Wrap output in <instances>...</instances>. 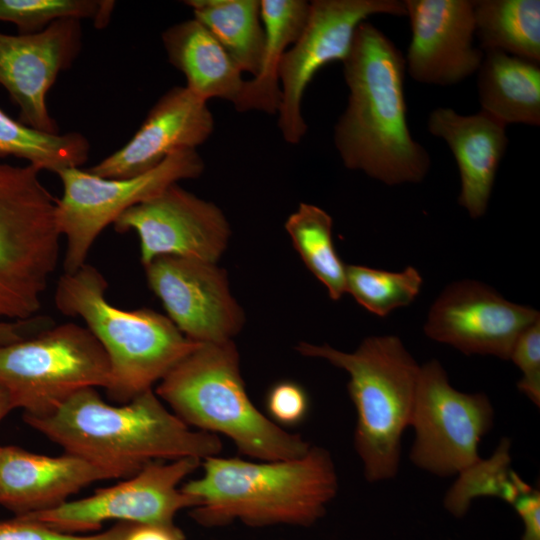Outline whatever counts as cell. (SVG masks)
Instances as JSON below:
<instances>
[{
  "mask_svg": "<svg viewBox=\"0 0 540 540\" xmlns=\"http://www.w3.org/2000/svg\"><path fill=\"white\" fill-rule=\"evenodd\" d=\"M342 64L349 96L333 139L344 166L390 186L423 181L431 158L408 127L402 52L366 20Z\"/></svg>",
  "mask_w": 540,
  "mask_h": 540,
  "instance_id": "1",
  "label": "cell"
},
{
  "mask_svg": "<svg viewBox=\"0 0 540 540\" xmlns=\"http://www.w3.org/2000/svg\"><path fill=\"white\" fill-rule=\"evenodd\" d=\"M23 418L65 453L96 465L111 479L131 477L155 461H203L223 448L218 435L191 430L153 389L112 405L96 388H86L49 414Z\"/></svg>",
  "mask_w": 540,
  "mask_h": 540,
  "instance_id": "2",
  "label": "cell"
},
{
  "mask_svg": "<svg viewBox=\"0 0 540 540\" xmlns=\"http://www.w3.org/2000/svg\"><path fill=\"white\" fill-rule=\"evenodd\" d=\"M202 463L203 474L181 490L197 499L190 514L204 527L234 521L251 527H309L338 491L334 462L322 447L290 460L255 462L217 455Z\"/></svg>",
  "mask_w": 540,
  "mask_h": 540,
  "instance_id": "3",
  "label": "cell"
},
{
  "mask_svg": "<svg viewBox=\"0 0 540 540\" xmlns=\"http://www.w3.org/2000/svg\"><path fill=\"white\" fill-rule=\"evenodd\" d=\"M155 393L188 426L223 434L242 455L262 461L290 460L311 448L252 403L232 340L200 343L165 375Z\"/></svg>",
  "mask_w": 540,
  "mask_h": 540,
  "instance_id": "4",
  "label": "cell"
},
{
  "mask_svg": "<svg viewBox=\"0 0 540 540\" xmlns=\"http://www.w3.org/2000/svg\"><path fill=\"white\" fill-rule=\"evenodd\" d=\"M107 288L103 274L85 263L59 278L54 299L59 312L80 317L100 343L110 364L105 390L124 404L152 389L200 343L186 338L167 316L152 309L112 305Z\"/></svg>",
  "mask_w": 540,
  "mask_h": 540,
  "instance_id": "5",
  "label": "cell"
},
{
  "mask_svg": "<svg viewBox=\"0 0 540 540\" xmlns=\"http://www.w3.org/2000/svg\"><path fill=\"white\" fill-rule=\"evenodd\" d=\"M296 350L321 358L349 375L347 389L357 413L354 447L369 482L393 479L401 441L413 415L420 365L392 335L364 339L353 352L301 342Z\"/></svg>",
  "mask_w": 540,
  "mask_h": 540,
  "instance_id": "6",
  "label": "cell"
},
{
  "mask_svg": "<svg viewBox=\"0 0 540 540\" xmlns=\"http://www.w3.org/2000/svg\"><path fill=\"white\" fill-rule=\"evenodd\" d=\"M39 173L0 162V320L36 316L58 264L57 199Z\"/></svg>",
  "mask_w": 540,
  "mask_h": 540,
  "instance_id": "7",
  "label": "cell"
},
{
  "mask_svg": "<svg viewBox=\"0 0 540 540\" xmlns=\"http://www.w3.org/2000/svg\"><path fill=\"white\" fill-rule=\"evenodd\" d=\"M108 357L93 334L76 323L53 325L0 347V385L23 416H43L86 388L106 389Z\"/></svg>",
  "mask_w": 540,
  "mask_h": 540,
  "instance_id": "8",
  "label": "cell"
},
{
  "mask_svg": "<svg viewBox=\"0 0 540 540\" xmlns=\"http://www.w3.org/2000/svg\"><path fill=\"white\" fill-rule=\"evenodd\" d=\"M204 167L196 149H183L154 169L131 178H103L80 167L58 172L63 194L56 200L55 216L58 230L66 239L64 273H74L86 263L99 234L123 212L180 180L199 177Z\"/></svg>",
  "mask_w": 540,
  "mask_h": 540,
  "instance_id": "9",
  "label": "cell"
},
{
  "mask_svg": "<svg viewBox=\"0 0 540 540\" xmlns=\"http://www.w3.org/2000/svg\"><path fill=\"white\" fill-rule=\"evenodd\" d=\"M493 423L494 410L484 393L456 390L435 359L420 366L410 424L414 465L437 476L459 474L481 459L478 447Z\"/></svg>",
  "mask_w": 540,
  "mask_h": 540,
  "instance_id": "10",
  "label": "cell"
},
{
  "mask_svg": "<svg viewBox=\"0 0 540 540\" xmlns=\"http://www.w3.org/2000/svg\"><path fill=\"white\" fill-rule=\"evenodd\" d=\"M406 16L399 0H314L305 26L283 55L279 66L281 101L278 127L283 139L299 143L307 131L302 100L307 86L325 65L343 62L350 53L357 27L370 16Z\"/></svg>",
  "mask_w": 540,
  "mask_h": 540,
  "instance_id": "11",
  "label": "cell"
},
{
  "mask_svg": "<svg viewBox=\"0 0 540 540\" xmlns=\"http://www.w3.org/2000/svg\"><path fill=\"white\" fill-rule=\"evenodd\" d=\"M202 461L182 458L155 461L131 477L92 495L24 515L57 531L78 534L98 530L111 520L133 524H173L177 513L198 501L179 488Z\"/></svg>",
  "mask_w": 540,
  "mask_h": 540,
  "instance_id": "12",
  "label": "cell"
},
{
  "mask_svg": "<svg viewBox=\"0 0 540 540\" xmlns=\"http://www.w3.org/2000/svg\"><path fill=\"white\" fill-rule=\"evenodd\" d=\"M120 233L134 231L140 260L177 256L216 263L230 238L222 210L177 183L123 212L113 223Z\"/></svg>",
  "mask_w": 540,
  "mask_h": 540,
  "instance_id": "13",
  "label": "cell"
},
{
  "mask_svg": "<svg viewBox=\"0 0 540 540\" xmlns=\"http://www.w3.org/2000/svg\"><path fill=\"white\" fill-rule=\"evenodd\" d=\"M144 268L149 288L186 338L220 343L241 330L243 310L231 294L226 272L216 263L159 256Z\"/></svg>",
  "mask_w": 540,
  "mask_h": 540,
  "instance_id": "14",
  "label": "cell"
},
{
  "mask_svg": "<svg viewBox=\"0 0 540 540\" xmlns=\"http://www.w3.org/2000/svg\"><path fill=\"white\" fill-rule=\"evenodd\" d=\"M539 319L537 310L505 299L486 284L465 279L449 284L434 301L424 332L464 354L508 360L519 335Z\"/></svg>",
  "mask_w": 540,
  "mask_h": 540,
  "instance_id": "15",
  "label": "cell"
},
{
  "mask_svg": "<svg viewBox=\"0 0 540 540\" xmlns=\"http://www.w3.org/2000/svg\"><path fill=\"white\" fill-rule=\"evenodd\" d=\"M80 20L62 19L32 34L0 32V86L19 109L18 120L47 133H59L46 97L60 72L81 49Z\"/></svg>",
  "mask_w": 540,
  "mask_h": 540,
  "instance_id": "16",
  "label": "cell"
},
{
  "mask_svg": "<svg viewBox=\"0 0 540 540\" xmlns=\"http://www.w3.org/2000/svg\"><path fill=\"white\" fill-rule=\"evenodd\" d=\"M412 37L406 72L422 84L451 86L477 73L484 52L474 46L473 0H405Z\"/></svg>",
  "mask_w": 540,
  "mask_h": 540,
  "instance_id": "17",
  "label": "cell"
},
{
  "mask_svg": "<svg viewBox=\"0 0 540 540\" xmlns=\"http://www.w3.org/2000/svg\"><path fill=\"white\" fill-rule=\"evenodd\" d=\"M213 130L214 117L207 102L185 86H175L156 101L124 146L87 170L103 178L135 177L178 150L196 149Z\"/></svg>",
  "mask_w": 540,
  "mask_h": 540,
  "instance_id": "18",
  "label": "cell"
},
{
  "mask_svg": "<svg viewBox=\"0 0 540 540\" xmlns=\"http://www.w3.org/2000/svg\"><path fill=\"white\" fill-rule=\"evenodd\" d=\"M427 127L430 134L446 142L455 158L461 181L459 205L471 218L482 217L509 143L507 126L481 110L462 115L438 107L430 113Z\"/></svg>",
  "mask_w": 540,
  "mask_h": 540,
  "instance_id": "19",
  "label": "cell"
},
{
  "mask_svg": "<svg viewBox=\"0 0 540 540\" xmlns=\"http://www.w3.org/2000/svg\"><path fill=\"white\" fill-rule=\"evenodd\" d=\"M107 479L103 469L77 456L0 446V505L15 516L56 508L85 486Z\"/></svg>",
  "mask_w": 540,
  "mask_h": 540,
  "instance_id": "20",
  "label": "cell"
},
{
  "mask_svg": "<svg viewBox=\"0 0 540 540\" xmlns=\"http://www.w3.org/2000/svg\"><path fill=\"white\" fill-rule=\"evenodd\" d=\"M169 62L186 79V88L208 101L237 102L244 88L242 71L207 28L196 19L176 23L162 33Z\"/></svg>",
  "mask_w": 540,
  "mask_h": 540,
  "instance_id": "21",
  "label": "cell"
},
{
  "mask_svg": "<svg viewBox=\"0 0 540 540\" xmlns=\"http://www.w3.org/2000/svg\"><path fill=\"white\" fill-rule=\"evenodd\" d=\"M540 63L484 51L477 71L481 111L509 124L540 125Z\"/></svg>",
  "mask_w": 540,
  "mask_h": 540,
  "instance_id": "22",
  "label": "cell"
},
{
  "mask_svg": "<svg viewBox=\"0 0 540 540\" xmlns=\"http://www.w3.org/2000/svg\"><path fill=\"white\" fill-rule=\"evenodd\" d=\"M310 2L305 0H260V15L265 47L259 73L245 80L234 107L239 112H278L281 101L279 66L290 46L297 40L307 21Z\"/></svg>",
  "mask_w": 540,
  "mask_h": 540,
  "instance_id": "23",
  "label": "cell"
},
{
  "mask_svg": "<svg viewBox=\"0 0 540 540\" xmlns=\"http://www.w3.org/2000/svg\"><path fill=\"white\" fill-rule=\"evenodd\" d=\"M184 3L242 72L253 77L259 73L265 47L260 0H188Z\"/></svg>",
  "mask_w": 540,
  "mask_h": 540,
  "instance_id": "24",
  "label": "cell"
},
{
  "mask_svg": "<svg viewBox=\"0 0 540 540\" xmlns=\"http://www.w3.org/2000/svg\"><path fill=\"white\" fill-rule=\"evenodd\" d=\"M475 36L497 50L540 63L539 0H473Z\"/></svg>",
  "mask_w": 540,
  "mask_h": 540,
  "instance_id": "25",
  "label": "cell"
},
{
  "mask_svg": "<svg viewBox=\"0 0 540 540\" xmlns=\"http://www.w3.org/2000/svg\"><path fill=\"white\" fill-rule=\"evenodd\" d=\"M89 142L79 132L47 133L12 118L0 108V158L26 160L38 170L57 174L88 159Z\"/></svg>",
  "mask_w": 540,
  "mask_h": 540,
  "instance_id": "26",
  "label": "cell"
},
{
  "mask_svg": "<svg viewBox=\"0 0 540 540\" xmlns=\"http://www.w3.org/2000/svg\"><path fill=\"white\" fill-rule=\"evenodd\" d=\"M333 220L322 208L301 203L285 223L293 246L308 270L325 286L331 299L346 293V266L332 238Z\"/></svg>",
  "mask_w": 540,
  "mask_h": 540,
  "instance_id": "27",
  "label": "cell"
},
{
  "mask_svg": "<svg viewBox=\"0 0 540 540\" xmlns=\"http://www.w3.org/2000/svg\"><path fill=\"white\" fill-rule=\"evenodd\" d=\"M510 440L502 438L489 459H479L460 472L444 499L445 508L455 517H462L471 501L477 497L493 496L509 504L532 487L510 468Z\"/></svg>",
  "mask_w": 540,
  "mask_h": 540,
  "instance_id": "28",
  "label": "cell"
},
{
  "mask_svg": "<svg viewBox=\"0 0 540 540\" xmlns=\"http://www.w3.org/2000/svg\"><path fill=\"white\" fill-rule=\"evenodd\" d=\"M422 283L421 274L412 266L400 272L362 265L346 266V293L380 317L411 304L419 295Z\"/></svg>",
  "mask_w": 540,
  "mask_h": 540,
  "instance_id": "29",
  "label": "cell"
},
{
  "mask_svg": "<svg viewBox=\"0 0 540 540\" xmlns=\"http://www.w3.org/2000/svg\"><path fill=\"white\" fill-rule=\"evenodd\" d=\"M113 7V1L102 0H0V22L13 23L19 34L43 31L62 19H94L101 28Z\"/></svg>",
  "mask_w": 540,
  "mask_h": 540,
  "instance_id": "30",
  "label": "cell"
},
{
  "mask_svg": "<svg viewBox=\"0 0 540 540\" xmlns=\"http://www.w3.org/2000/svg\"><path fill=\"white\" fill-rule=\"evenodd\" d=\"M133 523L117 522L111 528L92 535L57 531L24 516L0 521V540H125Z\"/></svg>",
  "mask_w": 540,
  "mask_h": 540,
  "instance_id": "31",
  "label": "cell"
},
{
  "mask_svg": "<svg viewBox=\"0 0 540 540\" xmlns=\"http://www.w3.org/2000/svg\"><path fill=\"white\" fill-rule=\"evenodd\" d=\"M511 361L522 372L517 387L537 407L540 406V319L526 328L512 348Z\"/></svg>",
  "mask_w": 540,
  "mask_h": 540,
  "instance_id": "32",
  "label": "cell"
},
{
  "mask_svg": "<svg viewBox=\"0 0 540 540\" xmlns=\"http://www.w3.org/2000/svg\"><path fill=\"white\" fill-rule=\"evenodd\" d=\"M266 407L271 420L277 425L293 426L306 416L309 400L305 390L292 381L273 385L266 396Z\"/></svg>",
  "mask_w": 540,
  "mask_h": 540,
  "instance_id": "33",
  "label": "cell"
},
{
  "mask_svg": "<svg viewBox=\"0 0 540 540\" xmlns=\"http://www.w3.org/2000/svg\"><path fill=\"white\" fill-rule=\"evenodd\" d=\"M512 506L524 525L521 540H540V492L531 488L522 493Z\"/></svg>",
  "mask_w": 540,
  "mask_h": 540,
  "instance_id": "34",
  "label": "cell"
},
{
  "mask_svg": "<svg viewBox=\"0 0 540 540\" xmlns=\"http://www.w3.org/2000/svg\"><path fill=\"white\" fill-rule=\"evenodd\" d=\"M54 324L49 316L40 315L26 320H0V347L32 337Z\"/></svg>",
  "mask_w": 540,
  "mask_h": 540,
  "instance_id": "35",
  "label": "cell"
},
{
  "mask_svg": "<svg viewBox=\"0 0 540 540\" xmlns=\"http://www.w3.org/2000/svg\"><path fill=\"white\" fill-rule=\"evenodd\" d=\"M125 540H185V535L175 523L133 524Z\"/></svg>",
  "mask_w": 540,
  "mask_h": 540,
  "instance_id": "36",
  "label": "cell"
},
{
  "mask_svg": "<svg viewBox=\"0 0 540 540\" xmlns=\"http://www.w3.org/2000/svg\"><path fill=\"white\" fill-rule=\"evenodd\" d=\"M14 405L8 391L0 385V421L12 410Z\"/></svg>",
  "mask_w": 540,
  "mask_h": 540,
  "instance_id": "37",
  "label": "cell"
}]
</instances>
